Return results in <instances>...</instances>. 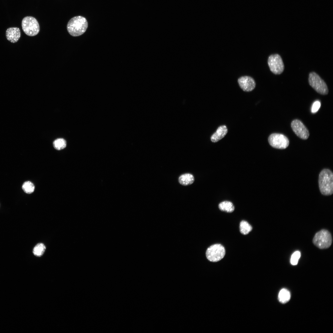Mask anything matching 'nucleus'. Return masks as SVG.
<instances>
[{"label": "nucleus", "mask_w": 333, "mask_h": 333, "mask_svg": "<svg viewBox=\"0 0 333 333\" xmlns=\"http://www.w3.org/2000/svg\"><path fill=\"white\" fill-rule=\"evenodd\" d=\"M88 27L87 21L84 17L78 16L72 18L67 25L69 33L73 36H79L84 33Z\"/></svg>", "instance_id": "f257e3e1"}, {"label": "nucleus", "mask_w": 333, "mask_h": 333, "mask_svg": "<svg viewBox=\"0 0 333 333\" xmlns=\"http://www.w3.org/2000/svg\"><path fill=\"white\" fill-rule=\"evenodd\" d=\"M319 184L321 193L325 195H331L333 192V175L328 169L323 170L319 174Z\"/></svg>", "instance_id": "f03ea898"}, {"label": "nucleus", "mask_w": 333, "mask_h": 333, "mask_svg": "<svg viewBox=\"0 0 333 333\" xmlns=\"http://www.w3.org/2000/svg\"><path fill=\"white\" fill-rule=\"evenodd\" d=\"M313 242L320 249H327L330 246L332 243L331 234L328 230L322 229L315 234Z\"/></svg>", "instance_id": "7ed1b4c3"}, {"label": "nucleus", "mask_w": 333, "mask_h": 333, "mask_svg": "<svg viewBox=\"0 0 333 333\" xmlns=\"http://www.w3.org/2000/svg\"><path fill=\"white\" fill-rule=\"evenodd\" d=\"M308 82L310 85L317 92L323 95L328 94V89L326 83L315 72L310 73Z\"/></svg>", "instance_id": "20e7f679"}, {"label": "nucleus", "mask_w": 333, "mask_h": 333, "mask_svg": "<svg viewBox=\"0 0 333 333\" xmlns=\"http://www.w3.org/2000/svg\"><path fill=\"white\" fill-rule=\"evenodd\" d=\"M22 27L25 33L30 36L36 35L40 30L38 21L35 18L31 16H27L23 18L22 21Z\"/></svg>", "instance_id": "39448f33"}, {"label": "nucleus", "mask_w": 333, "mask_h": 333, "mask_svg": "<svg viewBox=\"0 0 333 333\" xmlns=\"http://www.w3.org/2000/svg\"><path fill=\"white\" fill-rule=\"evenodd\" d=\"M225 250L221 244H215L208 247L206 251L207 259L210 261L216 262L220 261L224 257Z\"/></svg>", "instance_id": "423d86ee"}, {"label": "nucleus", "mask_w": 333, "mask_h": 333, "mask_svg": "<svg viewBox=\"0 0 333 333\" xmlns=\"http://www.w3.org/2000/svg\"><path fill=\"white\" fill-rule=\"evenodd\" d=\"M269 143L272 147L278 149L286 148L289 144L288 138L283 134L273 133L270 134L268 138Z\"/></svg>", "instance_id": "0eeeda50"}, {"label": "nucleus", "mask_w": 333, "mask_h": 333, "mask_svg": "<svg viewBox=\"0 0 333 333\" xmlns=\"http://www.w3.org/2000/svg\"><path fill=\"white\" fill-rule=\"evenodd\" d=\"M268 64L270 71L275 74H280L284 70L283 62L281 57L278 54L270 55L268 58Z\"/></svg>", "instance_id": "6e6552de"}, {"label": "nucleus", "mask_w": 333, "mask_h": 333, "mask_svg": "<svg viewBox=\"0 0 333 333\" xmlns=\"http://www.w3.org/2000/svg\"><path fill=\"white\" fill-rule=\"evenodd\" d=\"M291 127L295 134L299 138L304 140L307 139L309 136L308 129L300 120L295 119L291 123Z\"/></svg>", "instance_id": "1a4fd4ad"}, {"label": "nucleus", "mask_w": 333, "mask_h": 333, "mask_svg": "<svg viewBox=\"0 0 333 333\" xmlns=\"http://www.w3.org/2000/svg\"><path fill=\"white\" fill-rule=\"evenodd\" d=\"M240 88L244 91L250 92L255 88L256 83L252 77L247 76H241L238 80Z\"/></svg>", "instance_id": "9d476101"}, {"label": "nucleus", "mask_w": 333, "mask_h": 333, "mask_svg": "<svg viewBox=\"0 0 333 333\" xmlns=\"http://www.w3.org/2000/svg\"><path fill=\"white\" fill-rule=\"evenodd\" d=\"M6 35L7 39L12 43L17 42L21 36V32L19 28L12 27L8 28L6 31Z\"/></svg>", "instance_id": "9b49d317"}, {"label": "nucleus", "mask_w": 333, "mask_h": 333, "mask_svg": "<svg viewBox=\"0 0 333 333\" xmlns=\"http://www.w3.org/2000/svg\"><path fill=\"white\" fill-rule=\"evenodd\" d=\"M228 132V129L225 125L219 126L216 132L214 133L211 138V141L214 142H216L223 138Z\"/></svg>", "instance_id": "f8f14e48"}, {"label": "nucleus", "mask_w": 333, "mask_h": 333, "mask_svg": "<svg viewBox=\"0 0 333 333\" xmlns=\"http://www.w3.org/2000/svg\"><path fill=\"white\" fill-rule=\"evenodd\" d=\"M195 181L193 175L191 174L187 173L181 175L179 178V183L183 186H187L192 184Z\"/></svg>", "instance_id": "ddd939ff"}, {"label": "nucleus", "mask_w": 333, "mask_h": 333, "mask_svg": "<svg viewBox=\"0 0 333 333\" xmlns=\"http://www.w3.org/2000/svg\"><path fill=\"white\" fill-rule=\"evenodd\" d=\"M290 293L287 289L283 288L279 291L278 298L279 301L282 303H285L288 302L290 298Z\"/></svg>", "instance_id": "4468645a"}, {"label": "nucleus", "mask_w": 333, "mask_h": 333, "mask_svg": "<svg viewBox=\"0 0 333 333\" xmlns=\"http://www.w3.org/2000/svg\"><path fill=\"white\" fill-rule=\"evenodd\" d=\"M220 209L227 212H232L234 210V207L233 204L228 201H224L221 202L219 205Z\"/></svg>", "instance_id": "2eb2a0df"}, {"label": "nucleus", "mask_w": 333, "mask_h": 333, "mask_svg": "<svg viewBox=\"0 0 333 333\" xmlns=\"http://www.w3.org/2000/svg\"><path fill=\"white\" fill-rule=\"evenodd\" d=\"M240 231L243 235L248 234L252 229V226L246 221H241L240 224Z\"/></svg>", "instance_id": "dca6fc26"}, {"label": "nucleus", "mask_w": 333, "mask_h": 333, "mask_svg": "<svg viewBox=\"0 0 333 333\" xmlns=\"http://www.w3.org/2000/svg\"><path fill=\"white\" fill-rule=\"evenodd\" d=\"M46 249L45 245L43 243L37 244L33 249V253L37 257H41L44 253Z\"/></svg>", "instance_id": "f3484780"}, {"label": "nucleus", "mask_w": 333, "mask_h": 333, "mask_svg": "<svg viewBox=\"0 0 333 333\" xmlns=\"http://www.w3.org/2000/svg\"><path fill=\"white\" fill-rule=\"evenodd\" d=\"M53 145L55 149L58 150H60L66 147V142L63 138H58L54 141Z\"/></svg>", "instance_id": "a211bd4d"}, {"label": "nucleus", "mask_w": 333, "mask_h": 333, "mask_svg": "<svg viewBox=\"0 0 333 333\" xmlns=\"http://www.w3.org/2000/svg\"><path fill=\"white\" fill-rule=\"evenodd\" d=\"M22 188L24 192L28 194L32 193L35 190L34 184L30 181L25 182L22 185Z\"/></svg>", "instance_id": "6ab92c4d"}, {"label": "nucleus", "mask_w": 333, "mask_h": 333, "mask_svg": "<svg viewBox=\"0 0 333 333\" xmlns=\"http://www.w3.org/2000/svg\"><path fill=\"white\" fill-rule=\"evenodd\" d=\"M301 256V253L299 251L295 252L292 255L290 259V263L293 265H297L299 259Z\"/></svg>", "instance_id": "aec40b11"}, {"label": "nucleus", "mask_w": 333, "mask_h": 333, "mask_svg": "<svg viewBox=\"0 0 333 333\" xmlns=\"http://www.w3.org/2000/svg\"><path fill=\"white\" fill-rule=\"evenodd\" d=\"M321 106L320 102L319 101H314L311 107V112L312 113H316L319 109Z\"/></svg>", "instance_id": "412c9836"}]
</instances>
